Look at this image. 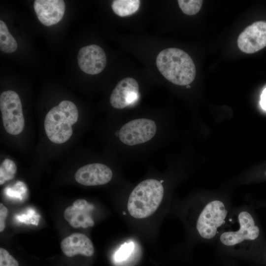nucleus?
<instances>
[{
	"label": "nucleus",
	"mask_w": 266,
	"mask_h": 266,
	"mask_svg": "<svg viewBox=\"0 0 266 266\" xmlns=\"http://www.w3.org/2000/svg\"><path fill=\"white\" fill-rule=\"evenodd\" d=\"M140 3L139 0H114L112 2L111 7L116 15L125 17L137 11Z\"/></svg>",
	"instance_id": "2eb2a0df"
},
{
	"label": "nucleus",
	"mask_w": 266,
	"mask_h": 266,
	"mask_svg": "<svg viewBox=\"0 0 266 266\" xmlns=\"http://www.w3.org/2000/svg\"><path fill=\"white\" fill-rule=\"evenodd\" d=\"M0 266H19V264L6 250L0 248Z\"/></svg>",
	"instance_id": "aec40b11"
},
{
	"label": "nucleus",
	"mask_w": 266,
	"mask_h": 266,
	"mask_svg": "<svg viewBox=\"0 0 266 266\" xmlns=\"http://www.w3.org/2000/svg\"><path fill=\"white\" fill-rule=\"evenodd\" d=\"M17 48V43L8 31L6 25L0 21V49L5 53L15 52Z\"/></svg>",
	"instance_id": "dca6fc26"
},
{
	"label": "nucleus",
	"mask_w": 266,
	"mask_h": 266,
	"mask_svg": "<svg viewBox=\"0 0 266 266\" xmlns=\"http://www.w3.org/2000/svg\"><path fill=\"white\" fill-rule=\"evenodd\" d=\"M260 103L262 108L266 110V88L263 90L261 96Z\"/></svg>",
	"instance_id": "4be33fe9"
},
{
	"label": "nucleus",
	"mask_w": 266,
	"mask_h": 266,
	"mask_svg": "<svg viewBox=\"0 0 266 266\" xmlns=\"http://www.w3.org/2000/svg\"><path fill=\"white\" fill-rule=\"evenodd\" d=\"M7 208L1 203H0V232L3 231L5 228V220L8 215Z\"/></svg>",
	"instance_id": "412c9836"
},
{
	"label": "nucleus",
	"mask_w": 266,
	"mask_h": 266,
	"mask_svg": "<svg viewBox=\"0 0 266 266\" xmlns=\"http://www.w3.org/2000/svg\"><path fill=\"white\" fill-rule=\"evenodd\" d=\"M61 248L65 255L68 257L78 254L91 257L94 253L91 240L81 233H73L64 238L61 242Z\"/></svg>",
	"instance_id": "4468645a"
},
{
	"label": "nucleus",
	"mask_w": 266,
	"mask_h": 266,
	"mask_svg": "<svg viewBox=\"0 0 266 266\" xmlns=\"http://www.w3.org/2000/svg\"><path fill=\"white\" fill-rule=\"evenodd\" d=\"M160 73L169 81L177 85H188L196 77V69L191 57L183 50L169 48L161 51L156 58Z\"/></svg>",
	"instance_id": "f257e3e1"
},
{
	"label": "nucleus",
	"mask_w": 266,
	"mask_h": 266,
	"mask_svg": "<svg viewBox=\"0 0 266 266\" xmlns=\"http://www.w3.org/2000/svg\"><path fill=\"white\" fill-rule=\"evenodd\" d=\"M106 61L104 50L97 45L92 44L82 47L77 55L80 68L89 74L100 73L104 69Z\"/></svg>",
	"instance_id": "6e6552de"
},
{
	"label": "nucleus",
	"mask_w": 266,
	"mask_h": 266,
	"mask_svg": "<svg viewBox=\"0 0 266 266\" xmlns=\"http://www.w3.org/2000/svg\"><path fill=\"white\" fill-rule=\"evenodd\" d=\"M94 206L84 199L75 200L64 212V218L75 228H87L94 225L92 212Z\"/></svg>",
	"instance_id": "9b49d317"
},
{
	"label": "nucleus",
	"mask_w": 266,
	"mask_h": 266,
	"mask_svg": "<svg viewBox=\"0 0 266 266\" xmlns=\"http://www.w3.org/2000/svg\"><path fill=\"white\" fill-rule=\"evenodd\" d=\"M0 109L5 131L12 135H17L23 130L25 120L22 103L15 92L8 90L0 95Z\"/></svg>",
	"instance_id": "20e7f679"
},
{
	"label": "nucleus",
	"mask_w": 266,
	"mask_h": 266,
	"mask_svg": "<svg viewBox=\"0 0 266 266\" xmlns=\"http://www.w3.org/2000/svg\"><path fill=\"white\" fill-rule=\"evenodd\" d=\"M156 131V125L154 121L145 118L137 119L122 127L119 133V138L123 143L133 146L150 140Z\"/></svg>",
	"instance_id": "423d86ee"
},
{
	"label": "nucleus",
	"mask_w": 266,
	"mask_h": 266,
	"mask_svg": "<svg viewBox=\"0 0 266 266\" xmlns=\"http://www.w3.org/2000/svg\"><path fill=\"white\" fill-rule=\"evenodd\" d=\"M112 172L107 166L99 163L91 164L79 168L75 172V180L84 186H97L108 183Z\"/></svg>",
	"instance_id": "9d476101"
},
{
	"label": "nucleus",
	"mask_w": 266,
	"mask_h": 266,
	"mask_svg": "<svg viewBox=\"0 0 266 266\" xmlns=\"http://www.w3.org/2000/svg\"><path fill=\"white\" fill-rule=\"evenodd\" d=\"M239 49L245 53L257 52L266 46V21H259L246 27L237 39Z\"/></svg>",
	"instance_id": "0eeeda50"
},
{
	"label": "nucleus",
	"mask_w": 266,
	"mask_h": 266,
	"mask_svg": "<svg viewBox=\"0 0 266 266\" xmlns=\"http://www.w3.org/2000/svg\"><path fill=\"white\" fill-rule=\"evenodd\" d=\"M17 171V166L14 162L10 159H5L0 166V184L14 178Z\"/></svg>",
	"instance_id": "f3484780"
},
{
	"label": "nucleus",
	"mask_w": 266,
	"mask_h": 266,
	"mask_svg": "<svg viewBox=\"0 0 266 266\" xmlns=\"http://www.w3.org/2000/svg\"></svg>",
	"instance_id": "b1692460"
},
{
	"label": "nucleus",
	"mask_w": 266,
	"mask_h": 266,
	"mask_svg": "<svg viewBox=\"0 0 266 266\" xmlns=\"http://www.w3.org/2000/svg\"><path fill=\"white\" fill-rule=\"evenodd\" d=\"M187 88H190V86L189 85H188L186 86Z\"/></svg>",
	"instance_id": "5701e85b"
},
{
	"label": "nucleus",
	"mask_w": 266,
	"mask_h": 266,
	"mask_svg": "<svg viewBox=\"0 0 266 266\" xmlns=\"http://www.w3.org/2000/svg\"><path fill=\"white\" fill-rule=\"evenodd\" d=\"M238 221L240 224L238 231L225 232L221 235L220 240L223 244L233 246L244 240H254L258 237L259 229L255 226L253 218L248 212H240L238 215Z\"/></svg>",
	"instance_id": "1a4fd4ad"
},
{
	"label": "nucleus",
	"mask_w": 266,
	"mask_h": 266,
	"mask_svg": "<svg viewBox=\"0 0 266 266\" xmlns=\"http://www.w3.org/2000/svg\"><path fill=\"white\" fill-rule=\"evenodd\" d=\"M78 112L72 101L63 100L46 114L44 120L46 134L56 144L67 141L72 134V126L78 120Z\"/></svg>",
	"instance_id": "f03ea898"
},
{
	"label": "nucleus",
	"mask_w": 266,
	"mask_h": 266,
	"mask_svg": "<svg viewBox=\"0 0 266 266\" xmlns=\"http://www.w3.org/2000/svg\"><path fill=\"white\" fill-rule=\"evenodd\" d=\"M33 7L38 19L46 26L59 23L63 18L66 9L63 0H35Z\"/></svg>",
	"instance_id": "ddd939ff"
},
{
	"label": "nucleus",
	"mask_w": 266,
	"mask_h": 266,
	"mask_svg": "<svg viewBox=\"0 0 266 266\" xmlns=\"http://www.w3.org/2000/svg\"><path fill=\"white\" fill-rule=\"evenodd\" d=\"M139 86L133 78L126 77L116 85L110 97L111 105L122 109L133 103L138 98Z\"/></svg>",
	"instance_id": "f8f14e48"
},
{
	"label": "nucleus",
	"mask_w": 266,
	"mask_h": 266,
	"mask_svg": "<svg viewBox=\"0 0 266 266\" xmlns=\"http://www.w3.org/2000/svg\"><path fill=\"white\" fill-rule=\"evenodd\" d=\"M163 196L164 188L160 181L154 179L144 180L131 193L128 201V211L135 218L148 217L156 211Z\"/></svg>",
	"instance_id": "7ed1b4c3"
},
{
	"label": "nucleus",
	"mask_w": 266,
	"mask_h": 266,
	"mask_svg": "<svg viewBox=\"0 0 266 266\" xmlns=\"http://www.w3.org/2000/svg\"><path fill=\"white\" fill-rule=\"evenodd\" d=\"M227 213L222 202L214 200L208 203L200 214L197 223L200 236L205 239L213 237L217 228L225 223Z\"/></svg>",
	"instance_id": "39448f33"
},
{
	"label": "nucleus",
	"mask_w": 266,
	"mask_h": 266,
	"mask_svg": "<svg viewBox=\"0 0 266 266\" xmlns=\"http://www.w3.org/2000/svg\"><path fill=\"white\" fill-rule=\"evenodd\" d=\"M179 6L183 12L188 15H193L200 10L203 1L201 0H178Z\"/></svg>",
	"instance_id": "a211bd4d"
},
{
	"label": "nucleus",
	"mask_w": 266,
	"mask_h": 266,
	"mask_svg": "<svg viewBox=\"0 0 266 266\" xmlns=\"http://www.w3.org/2000/svg\"><path fill=\"white\" fill-rule=\"evenodd\" d=\"M134 244L133 241L126 242L122 244L114 255L116 263H121L127 260L133 253Z\"/></svg>",
	"instance_id": "6ab92c4d"
}]
</instances>
